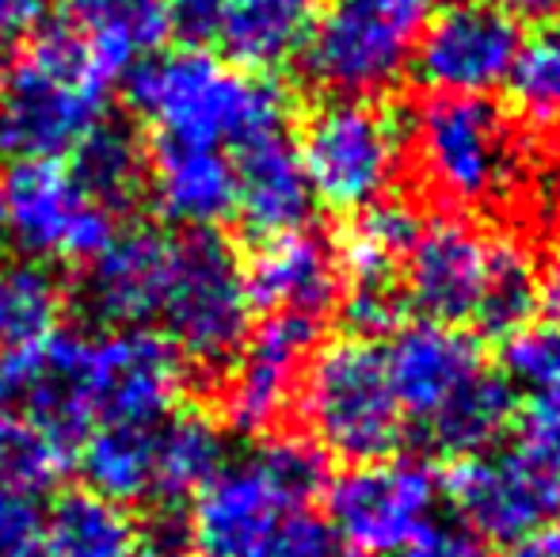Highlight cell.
<instances>
[{
  "label": "cell",
  "instance_id": "6da1fadb",
  "mask_svg": "<svg viewBox=\"0 0 560 557\" xmlns=\"http://www.w3.org/2000/svg\"><path fill=\"white\" fill-rule=\"evenodd\" d=\"M126 100L156 138L218 149H241L290 123V100L271 77L202 46L156 50L130 66Z\"/></svg>",
  "mask_w": 560,
  "mask_h": 557
},
{
  "label": "cell",
  "instance_id": "7a4b0ae2",
  "mask_svg": "<svg viewBox=\"0 0 560 557\" xmlns=\"http://www.w3.org/2000/svg\"><path fill=\"white\" fill-rule=\"evenodd\" d=\"M112 77L69 23L31 35L23 61H12L0 89V156L61 161L96 123H104V89Z\"/></svg>",
  "mask_w": 560,
  "mask_h": 557
},
{
  "label": "cell",
  "instance_id": "3957f363",
  "mask_svg": "<svg viewBox=\"0 0 560 557\" xmlns=\"http://www.w3.org/2000/svg\"><path fill=\"white\" fill-rule=\"evenodd\" d=\"M325 489V459L302 439H264L225 459L195 492L187 546L199 557H252L287 515L310 508Z\"/></svg>",
  "mask_w": 560,
  "mask_h": 557
},
{
  "label": "cell",
  "instance_id": "277c9868",
  "mask_svg": "<svg viewBox=\"0 0 560 557\" xmlns=\"http://www.w3.org/2000/svg\"><path fill=\"white\" fill-rule=\"evenodd\" d=\"M294 405L313 446L347 459L351 466L389 459L405 431L385 374V356L370 336H343L313 351Z\"/></svg>",
  "mask_w": 560,
  "mask_h": 557
},
{
  "label": "cell",
  "instance_id": "5b68a950",
  "mask_svg": "<svg viewBox=\"0 0 560 557\" xmlns=\"http://www.w3.org/2000/svg\"><path fill=\"white\" fill-rule=\"evenodd\" d=\"M412 153L431 195L454 207H492L523 176L511 119L485 96L435 92L412 115Z\"/></svg>",
  "mask_w": 560,
  "mask_h": 557
},
{
  "label": "cell",
  "instance_id": "8992f818",
  "mask_svg": "<svg viewBox=\"0 0 560 557\" xmlns=\"http://www.w3.org/2000/svg\"><path fill=\"white\" fill-rule=\"evenodd\" d=\"M164 340L184 363L225 371L252 328V298L236 253L214 230L172 241V264L156 310Z\"/></svg>",
  "mask_w": 560,
  "mask_h": 557
},
{
  "label": "cell",
  "instance_id": "52a82bcc",
  "mask_svg": "<svg viewBox=\"0 0 560 557\" xmlns=\"http://www.w3.org/2000/svg\"><path fill=\"white\" fill-rule=\"evenodd\" d=\"M443 0H325L305 46V73L332 96L370 100L408 73Z\"/></svg>",
  "mask_w": 560,
  "mask_h": 557
},
{
  "label": "cell",
  "instance_id": "ba28073f",
  "mask_svg": "<svg viewBox=\"0 0 560 557\" xmlns=\"http://www.w3.org/2000/svg\"><path fill=\"white\" fill-rule=\"evenodd\" d=\"M298 156L313 199L339 214H359L393 187L405 156V135L397 115L385 107L332 96L305 119Z\"/></svg>",
  "mask_w": 560,
  "mask_h": 557
},
{
  "label": "cell",
  "instance_id": "9c48e42d",
  "mask_svg": "<svg viewBox=\"0 0 560 557\" xmlns=\"http://www.w3.org/2000/svg\"><path fill=\"white\" fill-rule=\"evenodd\" d=\"M439 481L420 459L354 462L325 489V520L354 557L405 554L435 527Z\"/></svg>",
  "mask_w": 560,
  "mask_h": 557
},
{
  "label": "cell",
  "instance_id": "30bf717a",
  "mask_svg": "<svg viewBox=\"0 0 560 557\" xmlns=\"http://www.w3.org/2000/svg\"><path fill=\"white\" fill-rule=\"evenodd\" d=\"M0 230L31 260L89 264L115 237V214L92 202L69 164L12 161L0 179Z\"/></svg>",
  "mask_w": 560,
  "mask_h": 557
},
{
  "label": "cell",
  "instance_id": "8fae6325",
  "mask_svg": "<svg viewBox=\"0 0 560 557\" xmlns=\"http://www.w3.org/2000/svg\"><path fill=\"white\" fill-rule=\"evenodd\" d=\"M465 527L488 543H515L560 520V474L526 451H480L454 459L443 481Z\"/></svg>",
  "mask_w": 560,
  "mask_h": 557
},
{
  "label": "cell",
  "instance_id": "7c38bea8",
  "mask_svg": "<svg viewBox=\"0 0 560 557\" xmlns=\"http://www.w3.org/2000/svg\"><path fill=\"white\" fill-rule=\"evenodd\" d=\"M523 50L518 20L492 0H450L439 4L416 46V73L423 84L450 96H488L508 84Z\"/></svg>",
  "mask_w": 560,
  "mask_h": 557
},
{
  "label": "cell",
  "instance_id": "4fadbf2b",
  "mask_svg": "<svg viewBox=\"0 0 560 557\" xmlns=\"http://www.w3.org/2000/svg\"><path fill=\"white\" fill-rule=\"evenodd\" d=\"M317 325L298 313H271L248 328L241 351L225 367L222 417L241 436H267L298 402V382L317 348Z\"/></svg>",
  "mask_w": 560,
  "mask_h": 557
},
{
  "label": "cell",
  "instance_id": "5bb4252c",
  "mask_svg": "<svg viewBox=\"0 0 560 557\" xmlns=\"http://www.w3.org/2000/svg\"><path fill=\"white\" fill-rule=\"evenodd\" d=\"M503 237L477 230L462 218H439L423 225L420 241L405 260V298L423 321L439 325H477L492 290Z\"/></svg>",
  "mask_w": 560,
  "mask_h": 557
},
{
  "label": "cell",
  "instance_id": "9a60e30c",
  "mask_svg": "<svg viewBox=\"0 0 560 557\" xmlns=\"http://www.w3.org/2000/svg\"><path fill=\"white\" fill-rule=\"evenodd\" d=\"M382 356L400 420H412L420 436L488 371L480 344L465 328L439 321L397 328Z\"/></svg>",
  "mask_w": 560,
  "mask_h": 557
},
{
  "label": "cell",
  "instance_id": "2e32d148",
  "mask_svg": "<svg viewBox=\"0 0 560 557\" xmlns=\"http://www.w3.org/2000/svg\"><path fill=\"white\" fill-rule=\"evenodd\" d=\"M423 233V218L412 202L377 199L374 207L359 210V222L347 230L339 248V276L351 282L347 317L359 336L382 333L397 321V279L405 271L408 253Z\"/></svg>",
  "mask_w": 560,
  "mask_h": 557
},
{
  "label": "cell",
  "instance_id": "e0dca14e",
  "mask_svg": "<svg viewBox=\"0 0 560 557\" xmlns=\"http://www.w3.org/2000/svg\"><path fill=\"white\" fill-rule=\"evenodd\" d=\"M168 233L122 230L84 264L81 298L107 328H141L156 321L172 264Z\"/></svg>",
  "mask_w": 560,
  "mask_h": 557
},
{
  "label": "cell",
  "instance_id": "ac0fdd59",
  "mask_svg": "<svg viewBox=\"0 0 560 557\" xmlns=\"http://www.w3.org/2000/svg\"><path fill=\"white\" fill-rule=\"evenodd\" d=\"M252 305L320 321L339 298V256L320 233L290 230L264 237L244 268Z\"/></svg>",
  "mask_w": 560,
  "mask_h": 557
},
{
  "label": "cell",
  "instance_id": "d6986e66",
  "mask_svg": "<svg viewBox=\"0 0 560 557\" xmlns=\"http://www.w3.org/2000/svg\"><path fill=\"white\" fill-rule=\"evenodd\" d=\"M233 214L244 222V230L259 241L275 233L302 230L313 214V187L302 169L298 146L287 130L264 135L248 146L233 149Z\"/></svg>",
  "mask_w": 560,
  "mask_h": 557
},
{
  "label": "cell",
  "instance_id": "ffe728a7",
  "mask_svg": "<svg viewBox=\"0 0 560 557\" xmlns=\"http://www.w3.org/2000/svg\"><path fill=\"white\" fill-rule=\"evenodd\" d=\"M145 187L161 214L179 230H214L233 214V161L218 146L156 138Z\"/></svg>",
  "mask_w": 560,
  "mask_h": 557
},
{
  "label": "cell",
  "instance_id": "44dd1931",
  "mask_svg": "<svg viewBox=\"0 0 560 557\" xmlns=\"http://www.w3.org/2000/svg\"><path fill=\"white\" fill-rule=\"evenodd\" d=\"M325 0H233L218 27L225 61L248 73H275L305 54Z\"/></svg>",
  "mask_w": 560,
  "mask_h": 557
},
{
  "label": "cell",
  "instance_id": "7402d4cb",
  "mask_svg": "<svg viewBox=\"0 0 560 557\" xmlns=\"http://www.w3.org/2000/svg\"><path fill=\"white\" fill-rule=\"evenodd\" d=\"M69 27L115 81L122 69L161 50L172 23L164 0H69Z\"/></svg>",
  "mask_w": 560,
  "mask_h": 557
},
{
  "label": "cell",
  "instance_id": "603a6c76",
  "mask_svg": "<svg viewBox=\"0 0 560 557\" xmlns=\"http://www.w3.org/2000/svg\"><path fill=\"white\" fill-rule=\"evenodd\" d=\"M153 423H100L81 439L77 462L92 492L122 508L156 504Z\"/></svg>",
  "mask_w": 560,
  "mask_h": 557
},
{
  "label": "cell",
  "instance_id": "cb8c5ba5",
  "mask_svg": "<svg viewBox=\"0 0 560 557\" xmlns=\"http://www.w3.org/2000/svg\"><path fill=\"white\" fill-rule=\"evenodd\" d=\"M145 550L130 508L73 489L43 515V557H138Z\"/></svg>",
  "mask_w": 560,
  "mask_h": 557
},
{
  "label": "cell",
  "instance_id": "d4e9b609",
  "mask_svg": "<svg viewBox=\"0 0 560 557\" xmlns=\"http://www.w3.org/2000/svg\"><path fill=\"white\" fill-rule=\"evenodd\" d=\"M156 443V508L191 500L225 462V436L207 413H179L153 423Z\"/></svg>",
  "mask_w": 560,
  "mask_h": 557
},
{
  "label": "cell",
  "instance_id": "484cf974",
  "mask_svg": "<svg viewBox=\"0 0 560 557\" xmlns=\"http://www.w3.org/2000/svg\"><path fill=\"white\" fill-rule=\"evenodd\" d=\"M69 172L84 187L92 202H100L112 214L130 210L133 199H141L149 176V156L141 149L138 135L122 123H96L92 135L73 149Z\"/></svg>",
  "mask_w": 560,
  "mask_h": 557
},
{
  "label": "cell",
  "instance_id": "4316f807",
  "mask_svg": "<svg viewBox=\"0 0 560 557\" xmlns=\"http://www.w3.org/2000/svg\"><path fill=\"white\" fill-rule=\"evenodd\" d=\"M61 290L38 260H0V351L58 333Z\"/></svg>",
  "mask_w": 560,
  "mask_h": 557
},
{
  "label": "cell",
  "instance_id": "83f0119b",
  "mask_svg": "<svg viewBox=\"0 0 560 557\" xmlns=\"http://www.w3.org/2000/svg\"><path fill=\"white\" fill-rule=\"evenodd\" d=\"M69 462H73V454L54 443L46 431H38L20 413L0 409V477L8 485L38 497L46 485H54L66 474Z\"/></svg>",
  "mask_w": 560,
  "mask_h": 557
},
{
  "label": "cell",
  "instance_id": "f1b7e54d",
  "mask_svg": "<svg viewBox=\"0 0 560 557\" xmlns=\"http://www.w3.org/2000/svg\"><path fill=\"white\" fill-rule=\"evenodd\" d=\"M534 310H538V268H534L530 253L523 245L503 237L492 290L485 298L477 328L488 336H511L523 325H530Z\"/></svg>",
  "mask_w": 560,
  "mask_h": 557
},
{
  "label": "cell",
  "instance_id": "f546056e",
  "mask_svg": "<svg viewBox=\"0 0 560 557\" xmlns=\"http://www.w3.org/2000/svg\"><path fill=\"white\" fill-rule=\"evenodd\" d=\"M508 84H511V96H515L518 112H523L526 119L541 123V127H557L560 123V31H546V35L523 43Z\"/></svg>",
  "mask_w": 560,
  "mask_h": 557
},
{
  "label": "cell",
  "instance_id": "4dcf8cb0",
  "mask_svg": "<svg viewBox=\"0 0 560 557\" xmlns=\"http://www.w3.org/2000/svg\"><path fill=\"white\" fill-rule=\"evenodd\" d=\"M503 379L526 394L560 390V325H523L503 336Z\"/></svg>",
  "mask_w": 560,
  "mask_h": 557
},
{
  "label": "cell",
  "instance_id": "1f68e13d",
  "mask_svg": "<svg viewBox=\"0 0 560 557\" xmlns=\"http://www.w3.org/2000/svg\"><path fill=\"white\" fill-rule=\"evenodd\" d=\"M252 557H354L336 535V527L313 508H298L279 523L271 538Z\"/></svg>",
  "mask_w": 560,
  "mask_h": 557
},
{
  "label": "cell",
  "instance_id": "d6a6232c",
  "mask_svg": "<svg viewBox=\"0 0 560 557\" xmlns=\"http://www.w3.org/2000/svg\"><path fill=\"white\" fill-rule=\"evenodd\" d=\"M0 557H43V515L35 497L0 477Z\"/></svg>",
  "mask_w": 560,
  "mask_h": 557
},
{
  "label": "cell",
  "instance_id": "836d02e7",
  "mask_svg": "<svg viewBox=\"0 0 560 557\" xmlns=\"http://www.w3.org/2000/svg\"><path fill=\"white\" fill-rule=\"evenodd\" d=\"M518 428H523V451L560 474V390L557 394H526Z\"/></svg>",
  "mask_w": 560,
  "mask_h": 557
},
{
  "label": "cell",
  "instance_id": "e575fe53",
  "mask_svg": "<svg viewBox=\"0 0 560 557\" xmlns=\"http://www.w3.org/2000/svg\"><path fill=\"white\" fill-rule=\"evenodd\" d=\"M229 4H233V0H164L172 31H179L187 43H207V38H214Z\"/></svg>",
  "mask_w": 560,
  "mask_h": 557
},
{
  "label": "cell",
  "instance_id": "d590c367",
  "mask_svg": "<svg viewBox=\"0 0 560 557\" xmlns=\"http://www.w3.org/2000/svg\"><path fill=\"white\" fill-rule=\"evenodd\" d=\"M400 557H492L477 535L454 527H428Z\"/></svg>",
  "mask_w": 560,
  "mask_h": 557
},
{
  "label": "cell",
  "instance_id": "8d00e7d4",
  "mask_svg": "<svg viewBox=\"0 0 560 557\" xmlns=\"http://www.w3.org/2000/svg\"><path fill=\"white\" fill-rule=\"evenodd\" d=\"M50 0H0V43H20L46 27Z\"/></svg>",
  "mask_w": 560,
  "mask_h": 557
},
{
  "label": "cell",
  "instance_id": "74e56055",
  "mask_svg": "<svg viewBox=\"0 0 560 557\" xmlns=\"http://www.w3.org/2000/svg\"><path fill=\"white\" fill-rule=\"evenodd\" d=\"M508 557H560V520L515 538V543L508 546Z\"/></svg>",
  "mask_w": 560,
  "mask_h": 557
},
{
  "label": "cell",
  "instance_id": "f35d334b",
  "mask_svg": "<svg viewBox=\"0 0 560 557\" xmlns=\"http://www.w3.org/2000/svg\"><path fill=\"white\" fill-rule=\"evenodd\" d=\"M492 4L503 8L511 20H526V23L560 20V0H492Z\"/></svg>",
  "mask_w": 560,
  "mask_h": 557
},
{
  "label": "cell",
  "instance_id": "ab89813d",
  "mask_svg": "<svg viewBox=\"0 0 560 557\" xmlns=\"http://www.w3.org/2000/svg\"><path fill=\"white\" fill-rule=\"evenodd\" d=\"M538 305H546V313L553 317V325H560V253L546 268V276L538 279Z\"/></svg>",
  "mask_w": 560,
  "mask_h": 557
},
{
  "label": "cell",
  "instance_id": "60d3db41",
  "mask_svg": "<svg viewBox=\"0 0 560 557\" xmlns=\"http://www.w3.org/2000/svg\"><path fill=\"white\" fill-rule=\"evenodd\" d=\"M8 73H12V50H8V43H0V89H4Z\"/></svg>",
  "mask_w": 560,
  "mask_h": 557
}]
</instances>
